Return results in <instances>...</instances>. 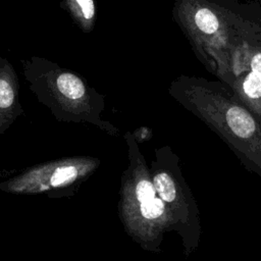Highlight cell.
<instances>
[{
	"label": "cell",
	"instance_id": "ba28073f",
	"mask_svg": "<svg viewBox=\"0 0 261 261\" xmlns=\"http://www.w3.org/2000/svg\"><path fill=\"white\" fill-rule=\"evenodd\" d=\"M245 93L252 99H257L261 97V80L254 72H250L243 84Z\"/></svg>",
	"mask_w": 261,
	"mask_h": 261
},
{
	"label": "cell",
	"instance_id": "8992f818",
	"mask_svg": "<svg viewBox=\"0 0 261 261\" xmlns=\"http://www.w3.org/2000/svg\"><path fill=\"white\" fill-rule=\"evenodd\" d=\"M77 176V169L75 166H62L54 170V173L51 177L50 185L51 187H60L65 184L72 182Z\"/></svg>",
	"mask_w": 261,
	"mask_h": 261
},
{
	"label": "cell",
	"instance_id": "30bf717a",
	"mask_svg": "<svg viewBox=\"0 0 261 261\" xmlns=\"http://www.w3.org/2000/svg\"><path fill=\"white\" fill-rule=\"evenodd\" d=\"M251 67L252 71H254L261 80V53H258L253 56L251 61Z\"/></svg>",
	"mask_w": 261,
	"mask_h": 261
},
{
	"label": "cell",
	"instance_id": "52a82bcc",
	"mask_svg": "<svg viewBox=\"0 0 261 261\" xmlns=\"http://www.w3.org/2000/svg\"><path fill=\"white\" fill-rule=\"evenodd\" d=\"M141 213L145 218L155 219L161 216L164 212V203L161 198H153L147 202L141 203Z\"/></svg>",
	"mask_w": 261,
	"mask_h": 261
},
{
	"label": "cell",
	"instance_id": "5b68a950",
	"mask_svg": "<svg viewBox=\"0 0 261 261\" xmlns=\"http://www.w3.org/2000/svg\"><path fill=\"white\" fill-rule=\"evenodd\" d=\"M195 21L197 27L206 34L215 33L219 27L217 17L211 10L207 8H202L196 12Z\"/></svg>",
	"mask_w": 261,
	"mask_h": 261
},
{
	"label": "cell",
	"instance_id": "277c9868",
	"mask_svg": "<svg viewBox=\"0 0 261 261\" xmlns=\"http://www.w3.org/2000/svg\"><path fill=\"white\" fill-rule=\"evenodd\" d=\"M154 188L160 198L166 202H172L175 199V187L172 179L166 173L157 174L154 177Z\"/></svg>",
	"mask_w": 261,
	"mask_h": 261
},
{
	"label": "cell",
	"instance_id": "3957f363",
	"mask_svg": "<svg viewBox=\"0 0 261 261\" xmlns=\"http://www.w3.org/2000/svg\"><path fill=\"white\" fill-rule=\"evenodd\" d=\"M226 121L234 135L246 139L255 132V121L253 117L243 108L233 106L226 112Z\"/></svg>",
	"mask_w": 261,
	"mask_h": 261
},
{
	"label": "cell",
	"instance_id": "7a4b0ae2",
	"mask_svg": "<svg viewBox=\"0 0 261 261\" xmlns=\"http://www.w3.org/2000/svg\"><path fill=\"white\" fill-rule=\"evenodd\" d=\"M60 6L84 33L93 31L97 14L95 0H62Z\"/></svg>",
	"mask_w": 261,
	"mask_h": 261
},
{
	"label": "cell",
	"instance_id": "6da1fadb",
	"mask_svg": "<svg viewBox=\"0 0 261 261\" xmlns=\"http://www.w3.org/2000/svg\"><path fill=\"white\" fill-rule=\"evenodd\" d=\"M21 64L31 89L44 103L88 106L101 101V96L69 68L40 56L22 59Z\"/></svg>",
	"mask_w": 261,
	"mask_h": 261
},
{
	"label": "cell",
	"instance_id": "9c48e42d",
	"mask_svg": "<svg viewBox=\"0 0 261 261\" xmlns=\"http://www.w3.org/2000/svg\"><path fill=\"white\" fill-rule=\"evenodd\" d=\"M155 193H156V190L154 188V185L146 179L141 180L138 184L136 189L137 199L140 203H144L149 200H152L153 198H155Z\"/></svg>",
	"mask_w": 261,
	"mask_h": 261
}]
</instances>
